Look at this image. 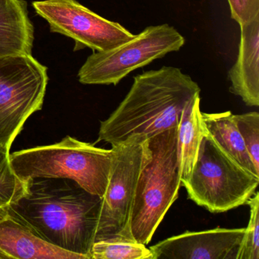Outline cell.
Segmentation results:
<instances>
[{"mask_svg": "<svg viewBox=\"0 0 259 259\" xmlns=\"http://www.w3.org/2000/svg\"><path fill=\"white\" fill-rule=\"evenodd\" d=\"M230 17L240 25L251 22L259 16V0H227Z\"/></svg>", "mask_w": 259, "mask_h": 259, "instance_id": "20", "label": "cell"}, {"mask_svg": "<svg viewBox=\"0 0 259 259\" xmlns=\"http://www.w3.org/2000/svg\"><path fill=\"white\" fill-rule=\"evenodd\" d=\"M185 42L184 37L168 24L147 27L128 41L89 56L78 71V81L83 84L117 85L133 71L180 51Z\"/></svg>", "mask_w": 259, "mask_h": 259, "instance_id": "6", "label": "cell"}, {"mask_svg": "<svg viewBox=\"0 0 259 259\" xmlns=\"http://www.w3.org/2000/svg\"><path fill=\"white\" fill-rule=\"evenodd\" d=\"M48 68L30 55L0 58V147L10 151L27 119L41 110Z\"/></svg>", "mask_w": 259, "mask_h": 259, "instance_id": "7", "label": "cell"}, {"mask_svg": "<svg viewBox=\"0 0 259 259\" xmlns=\"http://www.w3.org/2000/svg\"><path fill=\"white\" fill-rule=\"evenodd\" d=\"M206 128L200 110V97L184 112L178 127L177 151L181 181L189 177L196 161Z\"/></svg>", "mask_w": 259, "mask_h": 259, "instance_id": "15", "label": "cell"}, {"mask_svg": "<svg viewBox=\"0 0 259 259\" xmlns=\"http://www.w3.org/2000/svg\"><path fill=\"white\" fill-rule=\"evenodd\" d=\"M101 198L74 180L36 178L10 205L48 243L92 259Z\"/></svg>", "mask_w": 259, "mask_h": 259, "instance_id": "1", "label": "cell"}, {"mask_svg": "<svg viewBox=\"0 0 259 259\" xmlns=\"http://www.w3.org/2000/svg\"><path fill=\"white\" fill-rule=\"evenodd\" d=\"M238 130L254 167L259 171V113L235 115Z\"/></svg>", "mask_w": 259, "mask_h": 259, "instance_id": "19", "label": "cell"}, {"mask_svg": "<svg viewBox=\"0 0 259 259\" xmlns=\"http://www.w3.org/2000/svg\"><path fill=\"white\" fill-rule=\"evenodd\" d=\"M181 183L195 204L223 213L246 204L258 186L259 177L235 161L206 130L193 168Z\"/></svg>", "mask_w": 259, "mask_h": 259, "instance_id": "5", "label": "cell"}, {"mask_svg": "<svg viewBox=\"0 0 259 259\" xmlns=\"http://www.w3.org/2000/svg\"><path fill=\"white\" fill-rule=\"evenodd\" d=\"M147 138L135 135L112 145L113 159L108 183L101 198L95 242L105 239L135 240L130 218Z\"/></svg>", "mask_w": 259, "mask_h": 259, "instance_id": "8", "label": "cell"}, {"mask_svg": "<svg viewBox=\"0 0 259 259\" xmlns=\"http://www.w3.org/2000/svg\"><path fill=\"white\" fill-rule=\"evenodd\" d=\"M250 207V220L245 228L237 259H259V193L247 201Z\"/></svg>", "mask_w": 259, "mask_h": 259, "instance_id": "18", "label": "cell"}, {"mask_svg": "<svg viewBox=\"0 0 259 259\" xmlns=\"http://www.w3.org/2000/svg\"><path fill=\"white\" fill-rule=\"evenodd\" d=\"M201 89L179 68L163 66L134 77L130 92L100 127L98 141L111 145L135 135L147 139L179 127Z\"/></svg>", "mask_w": 259, "mask_h": 259, "instance_id": "2", "label": "cell"}, {"mask_svg": "<svg viewBox=\"0 0 259 259\" xmlns=\"http://www.w3.org/2000/svg\"><path fill=\"white\" fill-rule=\"evenodd\" d=\"M245 228L185 232L150 247L154 259H237Z\"/></svg>", "mask_w": 259, "mask_h": 259, "instance_id": "10", "label": "cell"}, {"mask_svg": "<svg viewBox=\"0 0 259 259\" xmlns=\"http://www.w3.org/2000/svg\"><path fill=\"white\" fill-rule=\"evenodd\" d=\"M92 259H154L149 248L136 240L105 239L94 242Z\"/></svg>", "mask_w": 259, "mask_h": 259, "instance_id": "16", "label": "cell"}, {"mask_svg": "<svg viewBox=\"0 0 259 259\" xmlns=\"http://www.w3.org/2000/svg\"><path fill=\"white\" fill-rule=\"evenodd\" d=\"M84 259L54 246L9 205L0 206V259Z\"/></svg>", "mask_w": 259, "mask_h": 259, "instance_id": "11", "label": "cell"}, {"mask_svg": "<svg viewBox=\"0 0 259 259\" xmlns=\"http://www.w3.org/2000/svg\"><path fill=\"white\" fill-rule=\"evenodd\" d=\"M113 151L67 136L57 143L10 154L16 175L28 183L36 178L74 180L90 193L104 196L111 169Z\"/></svg>", "mask_w": 259, "mask_h": 259, "instance_id": "4", "label": "cell"}, {"mask_svg": "<svg viewBox=\"0 0 259 259\" xmlns=\"http://www.w3.org/2000/svg\"><path fill=\"white\" fill-rule=\"evenodd\" d=\"M36 13L48 22L51 32L75 40V51H110L134 37L117 22L101 17L76 0H41L32 4Z\"/></svg>", "mask_w": 259, "mask_h": 259, "instance_id": "9", "label": "cell"}, {"mask_svg": "<svg viewBox=\"0 0 259 259\" xmlns=\"http://www.w3.org/2000/svg\"><path fill=\"white\" fill-rule=\"evenodd\" d=\"M237 59L228 72L230 91L248 107L259 106V16L240 25Z\"/></svg>", "mask_w": 259, "mask_h": 259, "instance_id": "12", "label": "cell"}, {"mask_svg": "<svg viewBox=\"0 0 259 259\" xmlns=\"http://www.w3.org/2000/svg\"><path fill=\"white\" fill-rule=\"evenodd\" d=\"M178 127L144 141L143 160L130 218L133 239L148 245L178 198L181 172L177 151Z\"/></svg>", "mask_w": 259, "mask_h": 259, "instance_id": "3", "label": "cell"}, {"mask_svg": "<svg viewBox=\"0 0 259 259\" xmlns=\"http://www.w3.org/2000/svg\"><path fill=\"white\" fill-rule=\"evenodd\" d=\"M28 184L15 172L10 151L0 147V206L16 202L25 195Z\"/></svg>", "mask_w": 259, "mask_h": 259, "instance_id": "17", "label": "cell"}, {"mask_svg": "<svg viewBox=\"0 0 259 259\" xmlns=\"http://www.w3.org/2000/svg\"><path fill=\"white\" fill-rule=\"evenodd\" d=\"M34 28L24 0H0V58L32 54Z\"/></svg>", "mask_w": 259, "mask_h": 259, "instance_id": "13", "label": "cell"}, {"mask_svg": "<svg viewBox=\"0 0 259 259\" xmlns=\"http://www.w3.org/2000/svg\"><path fill=\"white\" fill-rule=\"evenodd\" d=\"M206 130L221 148L248 172L258 176L236 125V116L230 111L218 113L201 112Z\"/></svg>", "mask_w": 259, "mask_h": 259, "instance_id": "14", "label": "cell"}]
</instances>
